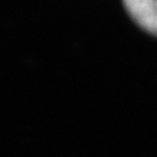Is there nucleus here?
I'll list each match as a JSON object with an SVG mask.
<instances>
[{"mask_svg": "<svg viewBox=\"0 0 157 157\" xmlns=\"http://www.w3.org/2000/svg\"><path fill=\"white\" fill-rule=\"evenodd\" d=\"M123 3L139 26L157 36V0H123Z\"/></svg>", "mask_w": 157, "mask_h": 157, "instance_id": "1", "label": "nucleus"}]
</instances>
